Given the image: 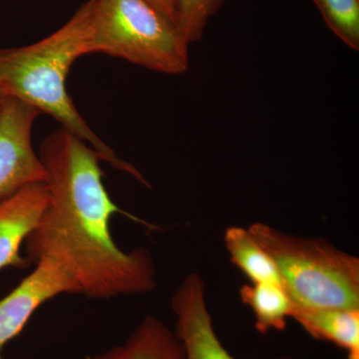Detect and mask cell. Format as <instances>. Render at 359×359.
Segmentation results:
<instances>
[{"label":"cell","mask_w":359,"mask_h":359,"mask_svg":"<svg viewBox=\"0 0 359 359\" xmlns=\"http://www.w3.org/2000/svg\"><path fill=\"white\" fill-rule=\"evenodd\" d=\"M0 103H1V101H0Z\"/></svg>","instance_id":"obj_17"},{"label":"cell","mask_w":359,"mask_h":359,"mask_svg":"<svg viewBox=\"0 0 359 359\" xmlns=\"http://www.w3.org/2000/svg\"><path fill=\"white\" fill-rule=\"evenodd\" d=\"M35 264L32 273L0 301V359L2 348L22 332L39 306L60 294H81L76 278L55 259L44 257Z\"/></svg>","instance_id":"obj_6"},{"label":"cell","mask_w":359,"mask_h":359,"mask_svg":"<svg viewBox=\"0 0 359 359\" xmlns=\"http://www.w3.org/2000/svg\"><path fill=\"white\" fill-rule=\"evenodd\" d=\"M90 359H185L176 334L155 316H148L123 346Z\"/></svg>","instance_id":"obj_10"},{"label":"cell","mask_w":359,"mask_h":359,"mask_svg":"<svg viewBox=\"0 0 359 359\" xmlns=\"http://www.w3.org/2000/svg\"><path fill=\"white\" fill-rule=\"evenodd\" d=\"M292 318L313 339L332 342L359 359V308L294 309Z\"/></svg>","instance_id":"obj_9"},{"label":"cell","mask_w":359,"mask_h":359,"mask_svg":"<svg viewBox=\"0 0 359 359\" xmlns=\"http://www.w3.org/2000/svg\"><path fill=\"white\" fill-rule=\"evenodd\" d=\"M176 334L185 359H237L223 346L215 330L205 301L204 280L192 273L184 278L172 295ZM278 359H294L283 358Z\"/></svg>","instance_id":"obj_7"},{"label":"cell","mask_w":359,"mask_h":359,"mask_svg":"<svg viewBox=\"0 0 359 359\" xmlns=\"http://www.w3.org/2000/svg\"><path fill=\"white\" fill-rule=\"evenodd\" d=\"M325 25L354 51L359 50V0H313Z\"/></svg>","instance_id":"obj_13"},{"label":"cell","mask_w":359,"mask_h":359,"mask_svg":"<svg viewBox=\"0 0 359 359\" xmlns=\"http://www.w3.org/2000/svg\"><path fill=\"white\" fill-rule=\"evenodd\" d=\"M240 297L255 314V327L261 334L283 332L292 318L294 304L289 292L278 283H250L240 290Z\"/></svg>","instance_id":"obj_11"},{"label":"cell","mask_w":359,"mask_h":359,"mask_svg":"<svg viewBox=\"0 0 359 359\" xmlns=\"http://www.w3.org/2000/svg\"><path fill=\"white\" fill-rule=\"evenodd\" d=\"M90 52L156 72L189 69V44L178 27L147 0H88Z\"/></svg>","instance_id":"obj_4"},{"label":"cell","mask_w":359,"mask_h":359,"mask_svg":"<svg viewBox=\"0 0 359 359\" xmlns=\"http://www.w3.org/2000/svg\"><path fill=\"white\" fill-rule=\"evenodd\" d=\"M4 95H2L1 92H0V101H1L2 99H4Z\"/></svg>","instance_id":"obj_16"},{"label":"cell","mask_w":359,"mask_h":359,"mask_svg":"<svg viewBox=\"0 0 359 359\" xmlns=\"http://www.w3.org/2000/svg\"><path fill=\"white\" fill-rule=\"evenodd\" d=\"M248 230L275 262L294 309L359 308V259L323 238L297 237L268 224Z\"/></svg>","instance_id":"obj_3"},{"label":"cell","mask_w":359,"mask_h":359,"mask_svg":"<svg viewBox=\"0 0 359 359\" xmlns=\"http://www.w3.org/2000/svg\"><path fill=\"white\" fill-rule=\"evenodd\" d=\"M224 242L231 263L250 283H282L275 262L248 229L229 226L224 233Z\"/></svg>","instance_id":"obj_12"},{"label":"cell","mask_w":359,"mask_h":359,"mask_svg":"<svg viewBox=\"0 0 359 359\" xmlns=\"http://www.w3.org/2000/svg\"><path fill=\"white\" fill-rule=\"evenodd\" d=\"M47 205L45 182L30 184L0 202V269L29 266V261L21 257L20 248L39 226Z\"/></svg>","instance_id":"obj_8"},{"label":"cell","mask_w":359,"mask_h":359,"mask_svg":"<svg viewBox=\"0 0 359 359\" xmlns=\"http://www.w3.org/2000/svg\"><path fill=\"white\" fill-rule=\"evenodd\" d=\"M152 6H154L158 11L170 18L175 25V0H147Z\"/></svg>","instance_id":"obj_15"},{"label":"cell","mask_w":359,"mask_h":359,"mask_svg":"<svg viewBox=\"0 0 359 359\" xmlns=\"http://www.w3.org/2000/svg\"><path fill=\"white\" fill-rule=\"evenodd\" d=\"M224 2L226 0H175V20L187 43L202 39L210 20Z\"/></svg>","instance_id":"obj_14"},{"label":"cell","mask_w":359,"mask_h":359,"mask_svg":"<svg viewBox=\"0 0 359 359\" xmlns=\"http://www.w3.org/2000/svg\"><path fill=\"white\" fill-rule=\"evenodd\" d=\"M39 155L46 172L48 205L25 240L30 261L55 259L89 299L154 290L156 268L150 250L137 247L123 252L111 236L110 219L123 211L104 187L96 151L61 127L41 142Z\"/></svg>","instance_id":"obj_1"},{"label":"cell","mask_w":359,"mask_h":359,"mask_svg":"<svg viewBox=\"0 0 359 359\" xmlns=\"http://www.w3.org/2000/svg\"><path fill=\"white\" fill-rule=\"evenodd\" d=\"M39 115L36 108L18 99L4 97L0 103V202L46 179L32 141L33 124Z\"/></svg>","instance_id":"obj_5"},{"label":"cell","mask_w":359,"mask_h":359,"mask_svg":"<svg viewBox=\"0 0 359 359\" xmlns=\"http://www.w3.org/2000/svg\"><path fill=\"white\" fill-rule=\"evenodd\" d=\"M90 52L88 1L67 22L36 43L0 48V92L46 113L62 128L91 145L100 159L151 188L144 175L131 163L116 155L79 114L66 88L71 66Z\"/></svg>","instance_id":"obj_2"}]
</instances>
